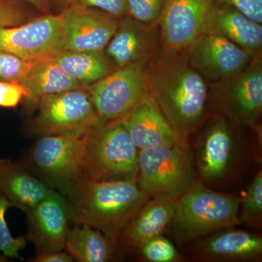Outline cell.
<instances>
[{
    "instance_id": "obj_7",
    "label": "cell",
    "mask_w": 262,
    "mask_h": 262,
    "mask_svg": "<svg viewBox=\"0 0 262 262\" xmlns=\"http://www.w3.org/2000/svg\"><path fill=\"white\" fill-rule=\"evenodd\" d=\"M210 105L241 125L259 128L262 115V58H254L239 73L209 82Z\"/></svg>"
},
{
    "instance_id": "obj_37",
    "label": "cell",
    "mask_w": 262,
    "mask_h": 262,
    "mask_svg": "<svg viewBox=\"0 0 262 262\" xmlns=\"http://www.w3.org/2000/svg\"><path fill=\"white\" fill-rule=\"evenodd\" d=\"M10 261L8 260V258H7L6 256H5L4 255L1 254L0 253V262H8Z\"/></svg>"
},
{
    "instance_id": "obj_20",
    "label": "cell",
    "mask_w": 262,
    "mask_h": 262,
    "mask_svg": "<svg viewBox=\"0 0 262 262\" xmlns=\"http://www.w3.org/2000/svg\"><path fill=\"white\" fill-rule=\"evenodd\" d=\"M52 191L21 162L0 159V192L12 206L27 213Z\"/></svg>"
},
{
    "instance_id": "obj_13",
    "label": "cell",
    "mask_w": 262,
    "mask_h": 262,
    "mask_svg": "<svg viewBox=\"0 0 262 262\" xmlns=\"http://www.w3.org/2000/svg\"><path fill=\"white\" fill-rule=\"evenodd\" d=\"M187 55L191 67L208 82L239 73L254 58L227 38L211 32L200 36Z\"/></svg>"
},
{
    "instance_id": "obj_8",
    "label": "cell",
    "mask_w": 262,
    "mask_h": 262,
    "mask_svg": "<svg viewBox=\"0 0 262 262\" xmlns=\"http://www.w3.org/2000/svg\"><path fill=\"white\" fill-rule=\"evenodd\" d=\"M36 106L31 130L39 137L87 134L101 123L85 87L44 96Z\"/></svg>"
},
{
    "instance_id": "obj_3",
    "label": "cell",
    "mask_w": 262,
    "mask_h": 262,
    "mask_svg": "<svg viewBox=\"0 0 262 262\" xmlns=\"http://www.w3.org/2000/svg\"><path fill=\"white\" fill-rule=\"evenodd\" d=\"M241 198L215 192L198 181L176 201L166 232L183 247L220 229L239 225Z\"/></svg>"
},
{
    "instance_id": "obj_5",
    "label": "cell",
    "mask_w": 262,
    "mask_h": 262,
    "mask_svg": "<svg viewBox=\"0 0 262 262\" xmlns=\"http://www.w3.org/2000/svg\"><path fill=\"white\" fill-rule=\"evenodd\" d=\"M189 141L139 151L136 184L151 199L177 201L198 182Z\"/></svg>"
},
{
    "instance_id": "obj_19",
    "label": "cell",
    "mask_w": 262,
    "mask_h": 262,
    "mask_svg": "<svg viewBox=\"0 0 262 262\" xmlns=\"http://www.w3.org/2000/svg\"><path fill=\"white\" fill-rule=\"evenodd\" d=\"M205 32L223 36L253 58H262V25L238 10L217 2L207 20Z\"/></svg>"
},
{
    "instance_id": "obj_21",
    "label": "cell",
    "mask_w": 262,
    "mask_h": 262,
    "mask_svg": "<svg viewBox=\"0 0 262 262\" xmlns=\"http://www.w3.org/2000/svg\"><path fill=\"white\" fill-rule=\"evenodd\" d=\"M176 209V201L150 199L138 212L118 243L123 249L135 251L146 241L166 233Z\"/></svg>"
},
{
    "instance_id": "obj_22",
    "label": "cell",
    "mask_w": 262,
    "mask_h": 262,
    "mask_svg": "<svg viewBox=\"0 0 262 262\" xmlns=\"http://www.w3.org/2000/svg\"><path fill=\"white\" fill-rule=\"evenodd\" d=\"M122 250L118 241L85 225H72L64 247V251L78 262L119 261Z\"/></svg>"
},
{
    "instance_id": "obj_12",
    "label": "cell",
    "mask_w": 262,
    "mask_h": 262,
    "mask_svg": "<svg viewBox=\"0 0 262 262\" xmlns=\"http://www.w3.org/2000/svg\"><path fill=\"white\" fill-rule=\"evenodd\" d=\"M218 0H165L158 20L160 48L186 51L205 32Z\"/></svg>"
},
{
    "instance_id": "obj_25",
    "label": "cell",
    "mask_w": 262,
    "mask_h": 262,
    "mask_svg": "<svg viewBox=\"0 0 262 262\" xmlns=\"http://www.w3.org/2000/svg\"><path fill=\"white\" fill-rule=\"evenodd\" d=\"M239 225L261 229L262 225V170L250 183L244 198H241L238 211Z\"/></svg>"
},
{
    "instance_id": "obj_30",
    "label": "cell",
    "mask_w": 262,
    "mask_h": 262,
    "mask_svg": "<svg viewBox=\"0 0 262 262\" xmlns=\"http://www.w3.org/2000/svg\"><path fill=\"white\" fill-rule=\"evenodd\" d=\"M21 0H0V29L16 27L35 15L24 7Z\"/></svg>"
},
{
    "instance_id": "obj_34",
    "label": "cell",
    "mask_w": 262,
    "mask_h": 262,
    "mask_svg": "<svg viewBox=\"0 0 262 262\" xmlns=\"http://www.w3.org/2000/svg\"><path fill=\"white\" fill-rule=\"evenodd\" d=\"M31 262H74L75 259L67 251H52L37 253L34 257L29 258Z\"/></svg>"
},
{
    "instance_id": "obj_33",
    "label": "cell",
    "mask_w": 262,
    "mask_h": 262,
    "mask_svg": "<svg viewBox=\"0 0 262 262\" xmlns=\"http://www.w3.org/2000/svg\"><path fill=\"white\" fill-rule=\"evenodd\" d=\"M230 5L256 23L262 24V0H219Z\"/></svg>"
},
{
    "instance_id": "obj_4",
    "label": "cell",
    "mask_w": 262,
    "mask_h": 262,
    "mask_svg": "<svg viewBox=\"0 0 262 262\" xmlns=\"http://www.w3.org/2000/svg\"><path fill=\"white\" fill-rule=\"evenodd\" d=\"M139 150L122 119L102 122L88 135L82 178L89 180H136Z\"/></svg>"
},
{
    "instance_id": "obj_18",
    "label": "cell",
    "mask_w": 262,
    "mask_h": 262,
    "mask_svg": "<svg viewBox=\"0 0 262 262\" xmlns=\"http://www.w3.org/2000/svg\"><path fill=\"white\" fill-rule=\"evenodd\" d=\"M122 119L139 150L171 146L182 140L150 96Z\"/></svg>"
},
{
    "instance_id": "obj_28",
    "label": "cell",
    "mask_w": 262,
    "mask_h": 262,
    "mask_svg": "<svg viewBox=\"0 0 262 262\" xmlns=\"http://www.w3.org/2000/svg\"><path fill=\"white\" fill-rule=\"evenodd\" d=\"M37 61V60L25 59L8 52L0 51V80L20 82Z\"/></svg>"
},
{
    "instance_id": "obj_27",
    "label": "cell",
    "mask_w": 262,
    "mask_h": 262,
    "mask_svg": "<svg viewBox=\"0 0 262 262\" xmlns=\"http://www.w3.org/2000/svg\"><path fill=\"white\" fill-rule=\"evenodd\" d=\"M8 200L0 192V253L11 259H21L20 251L27 246L24 237H13L5 221V213L12 208Z\"/></svg>"
},
{
    "instance_id": "obj_17",
    "label": "cell",
    "mask_w": 262,
    "mask_h": 262,
    "mask_svg": "<svg viewBox=\"0 0 262 262\" xmlns=\"http://www.w3.org/2000/svg\"><path fill=\"white\" fill-rule=\"evenodd\" d=\"M184 246L200 261H256L262 257L261 236L234 227L220 229Z\"/></svg>"
},
{
    "instance_id": "obj_1",
    "label": "cell",
    "mask_w": 262,
    "mask_h": 262,
    "mask_svg": "<svg viewBox=\"0 0 262 262\" xmlns=\"http://www.w3.org/2000/svg\"><path fill=\"white\" fill-rule=\"evenodd\" d=\"M149 96L176 134L189 141L209 115V88L188 61L186 51H164L146 66Z\"/></svg>"
},
{
    "instance_id": "obj_24",
    "label": "cell",
    "mask_w": 262,
    "mask_h": 262,
    "mask_svg": "<svg viewBox=\"0 0 262 262\" xmlns=\"http://www.w3.org/2000/svg\"><path fill=\"white\" fill-rule=\"evenodd\" d=\"M29 93V101L36 103L44 96L84 87L50 58L37 60L20 81Z\"/></svg>"
},
{
    "instance_id": "obj_32",
    "label": "cell",
    "mask_w": 262,
    "mask_h": 262,
    "mask_svg": "<svg viewBox=\"0 0 262 262\" xmlns=\"http://www.w3.org/2000/svg\"><path fill=\"white\" fill-rule=\"evenodd\" d=\"M24 98H29V91L24 84L15 81L0 80V107L15 108Z\"/></svg>"
},
{
    "instance_id": "obj_2",
    "label": "cell",
    "mask_w": 262,
    "mask_h": 262,
    "mask_svg": "<svg viewBox=\"0 0 262 262\" xmlns=\"http://www.w3.org/2000/svg\"><path fill=\"white\" fill-rule=\"evenodd\" d=\"M72 225H85L118 241L133 219L151 198L134 180L82 178L66 196Z\"/></svg>"
},
{
    "instance_id": "obj_9",
    "label": "cell",
    "mask_w": 262,
    "mask_h": 262,
    "mask_svg": "<svg viewBox=\"0 0 262 262\" xmlns=\"http://www.w3.org/2000/svg\"><path fill=\"white\" fill-rule=\"evenodd\" d=\"M238 125L213 112L198 129L194 162L203 182L218 183L230 172L238 153Z\"/></svg>"
},
{
    "instance_id": "obj_16",
    "label": "cell",
    "mask_w": 262,
    "mask_h": 262,
    "mask_svg": "<svg viewBox=\"0 0 262 262\" xmlns=\"http://www.w3.org/2000/svg\"><path fill=\"white\" fill-rule=\"evenodd\" d=\"M60 13L63 51H103L118 26V18L91 8L69 6Z\"/></svg>"
},
{
    "instance_id": "obj_6",
    "label": "cell",
    "mask_w": 262,
    "mask_h": 262,
    "mask_svg": "<svg viewBox=\"0 0 262 262\" xmlns=\"http://www.w3.org/2000/svg\"><path fill=\"white\" fill-rule=\"evenodd\" d=\"M90 132L41 136L20 162L48 187L67 196L82 178L84 146Z\"/></svg>"
},
{
    "instance_id": "obj_11",
    "label": "cell",
    "mask_w": 262,
    "mask_h": 262,
    "mask_svg": "<svg viewBox=\"0 0 262 262\" xmlns=\"http://www.w3.org/2000/svg\"><path fill=\"white\" fill-rule=\"evenodd\" d=\"M63 51L61 13L37 15L16 27L0 29V51L29 60L50 58Z\"/></svg>"
},
{
    "instance_id": "obj_10",
    "label": "cell",
    "mask_w": 262,
    "mask_h": 262,
    "mask_svg": "<svg viewBox=\"0 0 262 262\" xmlns=\"http://www.w3.org/2000/svg\"><path fill=\"white\" fill-rule=\"evenodd\" d=\"M85 88L101 123L123 118L149 96L146 66L143 65L115 69Z\"/></svg>"
},
{
    "instance_id": "obj_29",
    "label": "cell",
    "mask_w": 262,
    "mask_h": 262,
    "mask_svg": "<svg viewBox=\"0 0 262 262\" xmlns=\"http://www.w3.org/2000/svg\"><path fill=\"white\" fill-rule=\"evenodd\" d=\"M127 14L144 24H158L165 0H125Z\"/></svg>"
},
{
    "instance_id": "obj_31",
    "label": "cell",
    "mask_w": 262,
    "mask_h": 262,
    "mask_svg": "<svg viewBox=\"0 0 262 262\" xmlns=\"http://www.w3.org/2000/svg\"><path fill=\"white\" fill-rule=\"evenodd\" d=\"M70 6L100 10L118 19L128 16L125 0H70Z\"/></svg>"
},
{
    "instance_id": "obj_36",
    "label": "cell",
    "mask_w": 262,
    "mask_h": 262,
    "mask_svg": "<svg viewBox=\"0 0 262 262\" xmlns=\"http://www.w3.org/2000/svg\"><path fill=\"white\" fill-rule=\"evenodd\" d=\"M50 4H51V8L52 5H55V7L58 10V12H57V14H58L70 6V0H50Z\"/></svg>"
},
{
    "instance_id": "obj_23",
    "label": "cell",
    "mask_w": 262,
    "mask_h": 262,
    "mask_svg": "<svg viewBox=\"0 0 262 262\" xmlns=\"http://www.w3.org/2000/svg\"><path fill=\"white\" fill-rule=\"evenodd\" d=\"M74 80L84 87L101 80L117 69L103 51L58 52L50 57Z\"/></svg>"
},
{
    "instance_id": "obj_15",
    "label": "cell",
    "mask_w": 262,
    "mask_h": 262,
    "mask_svg": "<svg viewBox=\"0 0 262 262\" xmlns=\"http://www.w3.org/2000/svg\"><path fill=\"white\" fill-rule=\"evenodd\" d=\"M160 49L158 24H144L130 16L119 19L116 31L104 49L116 68L146 66Z\"/></svg>"
},
{
    "instance_id": "obj_26",
    "label": "cell",
    "mask_w": 262,
    "mask_h": 262,
    "mask_svg": "<svg viewBox=\"0 0 262 262\" xmlns=\"http://www.w3.org/2000/svg\"><path fill=\"white\" fill-rule=\"evenodd\" d=\"M142 261L148 262H180L184 258L175 245L164 234L157 236L140 245L135 250Z\"/></svg>"
},
{
    "instance_id": "obj_35",
    "label": "cell",
    "mask_w": 262,
    "mask_h": 262,
    "mask_svg": "<svg viewBox=\"0 0 262 262\" xmlns=\"http://www.w3.org/2000/svg\"><path fill=\"white\" fill-rule=\"evenodd\" d=\"M40 11L42 14L52 13L50 0H21Z\"/></svg>"
},
{
    "instance_id": "obj_14",
    "label": "cell",
    "mask_w": 262,
    "mask_h": 262,
    "mask_svg": "<svg viewBox=\"0 0 262 262\" xmlns=\"http://www.w3.org/2000/svg\"><path fill=\"white\" fill-rule=\"evenodd\" d=\"M27 238L37 253L64 250L72 223L68 200L53 190L37 206L27 212Z\"/></svg>"
}]
</instances>
